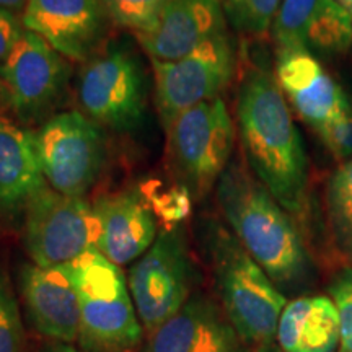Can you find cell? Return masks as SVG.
I'll return each instance as SVG.
<instances>
[{"label":"cell","mask_w":352,"mask_h":352,"mask_svg":"<svg viewBox=\"0 0 352 352\" xmlns=\"http://www.w3.org/2000/svg\"><path fill=\"white\" fill-rule=\"evenodd\" d=\"M236 126L246 164L292 217L308 210V157L287 100L263 67L245 72L236 95Z\"/></svg>","instance_id":"cell-1"},{"label":"cell","mask_w":352,"mask_h":352,"mask_svg":"<svg viewBox=\"0 0 352 352\" xmlns=\"http://www.w3.org/2000/svg\"><path fill=\"white\" fill-rule=\"evenodd\" d=\"M217 201L236 239L284 296L310 287L315 267L296 217L248 165L233 162L227 166L217 183Z\"/></svg>","instance_id":"cell-2"},{"label":"cell","mask_w":352,"mask_h":352,"mask_svg":"<svg viewBox=\"0 0 352 352\" xmlns=\"http://www.w3.org/2000/svg\"><path fill=\"white\" fill-rule=\"evenodd\" d=\"M206 250L220 307L240 336L253 346L276 341L277 323L287 298L252 258L235 233L222 223L202 228Z\"/></svg>","instance_id":"cell-3"},{"label":"cell","mask_w":352,"mask_h":352,"mask_svg":"<svg viewBox=\"0 0 352 352\" xmlns=\"http://www.w3.org/2000/svg\"><path fill=\"white\" fill-rule=\"evenodd\" d=\"M63 267L80 303L78 342L83 352H129L138 347L144 327L121 267L96 248Z\"/></svg>","instance_id":"cell-4"},{"label":"cell","mask_w":352,"mask_h":352,"mask_svg":"<svg viewBox=\"0 0 352 352\" xmlns=\"http://www.w3.org/2000/svg\"><path fill=\"white\" fill-rule=\"evenodd\" d=\"M165 132L171 173L195 199H202L230 165L235 126L226 101L219 96L188 109Z\"/></svg>","instance_id":"cell-5"},{"label":"cell","mask_w":352,"mask_h":352,"mask_svg":"<svg viewBox=\"0 0 352 352\" xmlns=\"http://www.w3.org/2000/svg\"><path fill=\"white\" fill-rule=\"evenodd\" d=\"M195 261L183 226L158 232L151 248L132 264L127 277L135 311L148 333L178 314L192 297Z\"/></svg>","instance_id":"cell-6"},{"label":"cell","mask_w":352,"mask_h":352,"mask_svg":"<svg viewBox=\"0 0 352 352\" xmlns=\"http://www.w3.org/2000/svg\"><path fill=\"white\" fill-rule=\"evenodd\" d=\"M33 138L47 186L85 197L107 164L103 127L80 111H65L44 121Z\"/></svg>","instance_id":"cell-7"},{"label":"cell","mask_w":352,"mask_h":352,"mask_svg":"<svg viewBox=\"0 0 352 352\" xmlns=\"http://www.w3.org/2000/svg\"><path fill=\"white\" fill-rule=\"evenodd\" d=\"M25 248L34 264L59 267L90 252L98 240V219L85 197L39 189L23 214Z\"/></svg>","instance_id":"cell-8"},{"label":"cell","mask_w":352,"mask_h":352,"mask_svg":"<svg viewBox=\"0 0 352 352\" xmlns=\"http://www.w3.org/2000/svg\"><path fill=\"white\" fill-rule=\"evenodd\" d=\"M78 103L96 124L131 132L144 122L147 83L138 56L124 47L98 52L78 77Z\"/></svg>","instance_id":"cell-9"},{"label":"cell","mask_w":352,"mask_h":352,"mask_svg":"<svg viewBox=\"0 0 352 352\" xmlns=\"http://www.w3.org/2000/svg\"><path fill=\"white\" fill-rule=\"evenodd\" d=\"M72 65L46 39L25 30L20 43L0 65L2 96L21 122L54 116L69 88Z\"/></svg>","instance_id":"cell-10"},{"label":"cell","mask_w":352,"mask_h":352,"mask_svg":"<svg viewBox=\"0 0 352 352\" xmlns=\"http://www.w3.org/2000/svg\"><path fill=\"white\" fill-rule=\"evenodd\" d=\"M155 108L166 131L197 104L219 98L236 72V50L230 34H220L191 54L173 60H152Z\"/></svg>","instance_id":"cell-11"},{"label":"cell","mask_w":352,"mask_h":352,"mask_svg":"<svg viewBox=\"0 0 352 352\" xmlns=\"http://www.w3.org/2000/svg\"><path fill=\"white\" fill-rule=\"evenodd\" d=\"M21 21L69 60L87 63L100 52L111 19L103 0H26Z\"/></svg>","instance_id":"cell-12"},{"label":"cell","mask_w":352,"mask_h":352,"mask_svg":"<svg viewBox=\"0 0 352 352\" xmlns=\"http://www.w3.org/2000/svg\"><path fill=\"white\" fill-rule=\"evenodd\" d=\"M271 33L277 51L341 56L352 47V16L336 0H283Z\"/></svg>","instance_id":"cell-13"},{"label":"cell","mask_w":352,"mask_h":352,"mask_svg":"<svg viewBox=\"0 0 352 352\" xmlns=\"http://www.w3.org/2000/svg\"><path fill=\"white\" fill-rule=\"evenodd\" d=\"M277 85L300 120L318 132L351 113L342 88L307 51H277Z\"/></svg>","instance_id":"cell-14"},{"label":"cell","mask_w":352,"mask_h":352,"mask_svg":"<svg viewBox=\"0 0 352 352\" xmlns=\"http://www.w3.org/2000/svg\"><path fill=\"white\" fill-rule=\"evenodd\" d=\"M148 334L145 352H250L222 307L201 294Z\"/></svg>","instance_id":"cell-15"},{"label":"cell","mask_w":352,"mask_h":352,"mask_svg":"<svg viewBox=\"0 0 352 352\" xmlns=\"http://www.w3.org/2000/svg\"><path fill=\"white\" fill-rule=\"evenodd\" d=\"M20 292L33 328L44 338L72 344L80 334V303L63 266L23 264L19 272Z\"/></svg>","instance_id":"cell-16"},{"label":"cell","mask_w":352,"mask_h":352,"mask_svg":"<svg viewBox=\"0 0 352 352\" xmlns=\"http://www.w3.org/2000/svg\"><path fill=\"white\" fill-rule=\"evenodd\" d=\"M226 33L220 0H171L155 28L138 39L151 60L173 63Z\"/></svg>","instance_id":"cell-17"},{"label":"cell","mask_w":352,"mask_h":352,"mask_svg":"<svg viewBox=\"0 0 352 352\" xmlns=\"http://www.w3.org/2000/svg\"><path fill=\"white\" fill-rule=\"evenodd\" d=\"M94 209L100 228L95 248L120 267L138 261L157 239V215L142 191L103 196Z\"/></svg>","instance_id":"cell-18"},{"label":"cell","mask_w":352,"mask_h":352,"mask_svg":"<svg viewBox=\"0 0 352 352\" xmlns=\"http://www.w3.org/2000/svg\"><path fill=\"white\" fill-rule=\"evenodd\" d=\"M47 186L39 166L33 132L0 116V222L25 214L39 189Z\"/></svg>","instance_id":"cell-19"},{"label":"cell","mask_w":352,"mask_h":352,"mask_svg":"<svg viewBox=\"0 0 352 352\" xmlns=\"http://www.w3.org/2000/svg\"><path fill=\"white\" fill-rule=\"evenodd\" d=\"M276 344L283 352H338L340 316L329 296L287 302L279 316Z\"/></svg>","instance_id":"cell-20"},{"label":"cell","mask_w":352,"mask_h":352,"mask_svg":"<svg viewBox=\"0 0 352 352\" xmlns=\"http://www.w3.org/2000/svg\"><path fill=\"white\" fill-rule=\"evenodd\" d=\"M324 196L333 243L352 267V158L329 175Z\"/></svg>","instance_id":"cell-21"},{"label":"cell","mask_w":352,"mask_h":352,"mask_svg":"<svg viewBox=\"0 0 352 352\" xmlns=\"http://www.w3.org/2000/svg\"><path fill=\"white\" fill-rule=\"evenodd\" d=\"M171 0H103L113 23L144 34L155 28Z\"/></svg>","instance_id":"cell-22"},{"label":"cell","mask_w":352,"mask_h":352,"mask_svg":"<svg viewBox=\"0 0 352 352\" xmlns=\"http://www.w3.org/2000/svg\"><path fill=\"white\" fill-rule=\"evenodd\" d=\"M283 0H226L223 12L236 32L263 36L270 32Z\"/></svg>","instance_id":"cell-23"},{"label":"cell","mask_w":352,"mask_h":352,"mask_svg":"<svg viewBox=\"0 0 352 352\" xmlns=\"http://www.w3.org/2000/svg\"><path fill=\"white\" fill-rule=\"evenodd\" d=\"M0 352H25L20 307L7 271L0 266Z\"/></svg>","instance_id":"cell-24"},{"label":"cell","mask_w":352,"mask_h":352,"mask_svg":"<svg viewBox=\"0 0 352 352\" xmlns=\"http://www.w3.org/2000/svg\"><path fill=\"white\" fill-rule=\"evenodd\" d=\"M328 292L340 316L338 352H352V267H342L333 276Z\"/></svg>","instance_id":"cell-25"},{"label":"cell","mask_w":352,"mask_h":352,"mask_svg":"<svg viewBox=\"0 0 352 352\" xmlns=\"http://www.w3.org/2000/svg\"><path fill=\"white\" fill-rule=\"evenodd\" d=\"M145 199L148 201L157 219L160 217L165 220L166 227L182 226L183 220L191 212L192 196L182 184H176V186L165 189V191H155L152 188V195L145 196Z\"/></svg>","instance_id":"cell-26"},{"label":"cell","mask_w":352,"mask_h":352,"mask_svg":"<svg viewBox=\"0 0 352 352\" xmlns=\"http://www.w3.org/2000/svg\"><path fill=\"white\" fill-rule=\"evenodd\" d=\"M318 138L323 140L327 148L340 162L352 158V111L341 121L323 127L318 132Z\"/></svg>","instance_id":"cell-27"},{"label":"cell","mask_w":352,"mask_h":352,"mask_svg":"<svg viewBox=\"0 0 352 352\" xmlns=\"http://www.w3.org/2000/svg\"><path fill=\"white\" fill-rule=\"evenodd\" d=\"M23 33L25 26L19 13L0 7V65L8 59Z\"/></svg>","instance_id":"cell-28"},{"label":"cell","mask_w":352,"mask_h":352,"mask_svg":"<svg viewBox=\"0 0 352 352\" xmlns=\"http://www.w3.org/2000/svg\"><path fill=\"white\" fill-rule=\"evenodd\" d=\"M39 352H83L72 344H65V342H52V344L43 347Z\"/></svg>","instance_id":"cell-29"},{"label":"cell","mask_w":352,"mask_h":352,"mask_svg":"<svg viewBox=\"0 0 352 352\" xmlns=\"http://www.w3.org/2000/svg\"><path fill=\"white\" fill-rule=\"evenodd\" d=\"M26 6V0H0V7L7 8L15 13H23Z\"/></svg>","instance_id":"cell-30"},{"label":"cell","mask_w":352,"mask_h":352,"mask_svg":"<svg viewBox=\"0 0 352 352\" xmlns=\"http://www.w3.org/2000/svg\"><path fill=\"white\" fill-rule=\"evenodd\" d=\"M256 352H283L280 351V347L276 344V342H270V344H263L259 346Z\"/></svg>","instance_id":"cell-31"},{"label":"cell","mask_w":352,"mask_h":352,"mask_svg":"<svg viewBox=\"0 0 352 352\" xmlns=\"http://www.w3.org/2000/svg\"><path fill=\"white\" fill-rule=\"evenodd\" d=\"M336 2L352 16V0H336Z\"/></svg>","instance_id":"cell-32"},{"label":"cell","mask_w":352,"mask_h":352,"mask_svg":"<svg viewBox=\"0 0 352 352\" xmlns=\"http://www.w3.org/2000/svg\"><path fill=\"white\" fill-rule=\"evenodd\" d=\"M0 94H2V82H0Z\"/></svg>","instance_id":"cell-33"}]
</instances>
